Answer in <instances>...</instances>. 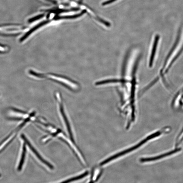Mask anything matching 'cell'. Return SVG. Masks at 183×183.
Listing matches in <instances>:
<instances>
[{"instance_id":"15","label":"cell","mask_w":183,"mask_h":183,"mask_svg":"<svg viewBox=\"0 0 183 183\" xmlns=\"http://www.w3.org/2000/svg\"><path fill=\"white\" fill-rule=\"evenodd\" d=\"M45 1L54 5H57V2L55 0H45Z\"/></svg>"},{"instance_id":"3","label":"cell","mask_w":183,"mask_h":183,"mask_svg":"<svg viewBox=\"0 0 183 183\" xmlns=\"http://www.w3.org/2000/svg\"><path fill=\"white\" fill-rule=\"evenodd\" d=\"M48 76L49 78L67 85V86L72 88L73 89L75 90L77 88H78V86L76 84L66 78L54 75H49Z\"/></svg>"},{"instance_id":"6","label":"cell","mask_w":183,"mask_h":183,"mask_svg":"<svg viewBox=\"0 0 183 183\" xmlns=\"http://www.w3.org/2000/svg\"><path fill=\"white\" fill-rule=\"evenodd\" d=\"M86 12V10H84L82 11L81 13L75 15H73L72 16H56L53 18V20L57 21L62 19H74L81 16H83Z\"/></svg>"},{"instance_id":"12","label":"cell","mask_w":183,"mask_h":183,"mask_svg":"<svg viewBox=\"0 0 183 183\" xmlns=\"http://www.w3.org/2000/svg\"><path fill=\"white\" fill-rule=\"evenodd\" d=\"M88 172H85V173L82 174H81L80 175L75 177V178H73L72 179H70L69 180H67V181H65L64 182H69L70 181H76V180H78L79 179H80L83 178H84L85 177L87 176L88 175Z\"/></svg>"},{"instance_id":"8","label":"cell","mask_w":183,"mask_h":183,"mask_svg":"<svg viewBox=\"0 0 183 183\" xmlns=\"http://www.w3.org/2000/svg\"><path fill=\"white\" fill-rule=\"evenodd\" d=\"M80 9L78 8H73L68 9H55L46 10H44V11L46 12H48L50 13L55 14H60L69 12H70L78 11Z\"/></svg>"},{"instance_id":"7","label":"cell","mask_w":183,"mask_h":183,"mask_svg":"<svg viewBox=\"0 0 183 183\" xmlns=\"http://www.w3.org/2000/svg\"><path fill=\"white\" fill-rule=\"evenodd\" d=\"M159 35H156L155 37L154 43L151 52V55L150 58L149 62V66L150 67H152L153 63V61H154V58L155 54L156 49H157L158 41L159 39Z\"/></svg>"},{"instance_id":"5","label":"cell","mask_w":183,"mask_h":183,"mask_svg":"<svg viewBox=\"0 0 183 183\" xmlns=\"http://www.w3.org/2000/svg\"><path fill=\"white\" fill-rule=\"evenodd\" d=\"M51 22V20H44V21L38 23V24L34 26L33 27L31 28L30 29H29L28 32H26V33L23 35L20 40V42H22V41L25 40L26 38L30 36L32 33H33L34 32L36 31V30H37L38 29L42 27V26H44L48 24V23Z\"/></svg>"},{"instance_id":"4","label":"cell","mask_w":183,"mask_h":183,"mask_svg":"<svg viewBox=\"0 0 183 183\" xmlns=\"http://www.w3.org/2000/svg\"><path fill=\"white\" fill-rule=\"evenodd\" d=\"M21 137L22 139L27 144L29 147V148L32 150V151L33 152L35 155L37 156V157L41 161L43 162V164H45L46 166L49 167L50 169H53L54 167H53L52 165L49 164L48 162H47L45 159H44L42 157V156L40 155L39 154V153H38L37 151H36V150L35 149L34 147L32 146L30 143L29 142V141L27 139V138L25 136V135L23 134L22 135Z\"/></svg>"},{"instance_id":"14","label":"cell","mask_w":183,"mask_h":183,"mask_svg":"<svg viewBox=\"0 0 183 183\" xmlns=\"http://www.w3.org/2000/svg\"><path fill=\"white\" fill-rule=\"evenodd\" d=\"M116 1L117 0H108V1H106L104 3H103L102 5H108L109 4L112 3L113 2L115 1Z\"/></svg>"},{"instance_id":"16","label":"cell","mask_w":183,"mask_h":183,"mask_svg":"<svg viewBox=\"0 0 183 183\" xmlns=\"http://www.w3.org/2000/svg\"><path fill=\"white\" fill-rule=\"evenodd\" d=\"M1 174H0V177H1Z\"/></svg>"},{"instance_id":"2","label":"cell","mask_w":183,"mask_h":183,"mask_svg":"<svg viewBox=\"0 0 183 183\" xmlns=\"http://www.w3.org/2000/svg\"><path fill=\"white\" fill-rule=\"evenodd\" d=\"M181 150V148H178L170 150V151L162 153L154 157L142 158L140 159V162H149L152 161H155L158 160H162L164 158H166L172 155L177 154Z\"/></svg>"},{"instance_id":"17","label":"cell","mask_w":183,"mask_h":183,"mask_svg":"<svg viewBox=\"0 0 183 183\" xmlns=\"http://www.w3.org/2000/svg\"><path fill=\"white\" fill-rule=\"evenodd\" d=\"M81 1H82V0H81Z\"/></svg>"},{"instance_id":"13","label":"cell","mask_w":183,"mask_h":183,"mask_svg":"<svg viewBox=\"0 0 183 183\" xmlns=\"http://www.w3.org/2000/svg\"><path fill=\"white\" fill-rule=\"evenodd\" d=\"M45 14H40L32 18L29 19L28 22L29 23H32L35 21L37 20L42 19L43 17L45 16Z\"/></svg>"},{"instance_id":"10","label":"cell","mask_w":183,"mask_h":183,"mask_svg":"<svg viewBox=\"0 0 183 183\" xmlns=\"http://www.w3.org/2000/svg\"><path fill=\"white\" fill-rule=\"evenodd\" d=\"M26 149L25 144H23L22 148V155L21 160H20L18 167V170L21 171L22 168L23 164L25 161V156L26 154Z\"/></svg>"},{"instance_id":"11","label":"cell","mask_w":183,"mask_h":183,"mask_svg":"<svg viewBox=\"0 0 183 183\" xmlns=\"http://www.w3.org/2000/svg\"><path fill=\"white\" fill-rule=\"evenodd\" d=\"M122 81L119 80V79H112L107 80H105L102 81H100L98 82H97L96 83V85H101L109 83H112V82H117L123 81Z\"/></svg>"},{"instance_id":"1","label":"cell","mask_w":183,"mask_h":183,"mask_svg":"<svg viewBox=\"0 0 183 183\" xmlns=\"http://www.w3.org/2000/svg\"><path fill=\"white\" fill-rule=\"evenodd\" d=\"M170 131V129L169 127H164L163 128H162L161 129L159 130L154 133L149 135V136H147L143 140H141L140 142L136 144V145L131 147L130 148L124 150L123 151L118 153L117 154H115L105 159V160L101 162L100 163V165L101 166H103V165L109 163V162H110L114 160L117 158L123 155H124L128 154V153L132 152L133 150L138 149V147L143 146V144L146 143L147 142L153 139H154L160 137L161 136H162L164 135V134L167 133L168 132H169Z\"/></svg>"},{"instance_id":"9","label":"cell","mask_w":183,"mask_h":183,"mask_svg":"<svg viewBox=\"0 0 183 183\" xmlns=\"http://www.w3.org/2000/svg\"><path fill=\"white\" fill-rule=\"evenodd\" d=\"M60 108L61 113L62 115V116L63 117L64 120V123H65L66 125L67 131L69 132V133L70 135V138L73 140V137L72 134V133L71 130V128L69 123V121L68 120L65 114L64 113L63 106L61 105H60Z\"/></svg>"}]
</instances>
